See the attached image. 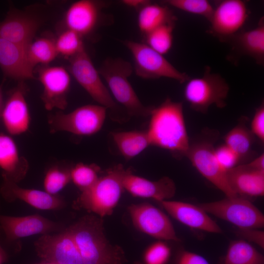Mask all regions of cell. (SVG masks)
I'll return each instance as SVG.
<instances>
[{"label": "cell", "mask_w": 264, "mask_h": 264, "mask_svg": "<svg viewBox=\"0 0 264 264\" xmlns=\"http://www.w3.org/2000/svg\"><path fill=\"white\" fill-rule=\"evenodd\" d=\"M176 264H209L203 257L188 251H182L178 255Z\"/></svg>", "instance_id": "obj_40"}, {"label": "cell", "mask_w": 264, "mask_h": 264, "mask_svg": "<svg viewBox=\"0 0 264 264\" xmlns=\"http://www.w3.org/2000/svg\"><path fill=\"white\" fill-rule=\"evenodd\" d=\"M119 151L127 160L137 156L150 145L146 131H132L112 133Z\"/></svg>", "instance_id": "obj_27"}, {"label": "cell", "mask_w": 264, "mask_h": 264, "mask_svg": "<svg viewBox=\"0 0 264 264\" xmlns=\"http://www.w3.org/2000/svg\"><path fill=\"white\" fill-rule=\"evenodd\" d=\"M249 14L245 1L242 0H223L214 8L209 21L210 25L207 32L220 41L226 42L240 32Z\"/></svg>", "instance_id": "obj_12"}, {"label": "cell", "mask_w": 264, "mask_h": 264, "mask_svg": "<svg viewBox=\"0 0 264 264\" xmlns=\"http://www.w3.org/2000/svg\"><path fill=\"white\" fill-rule=\"evenodd\" d=\"M69 70L73 77L99 105L112 110L117 109L108 88L84 48L69 58Z\"/></svg>", "instance_id": "obj_9"}, {"label": "cell", "mask_w": 264, "mask_h": 264, "mask_svg": "<svg viewBox=\"0 0 264 264\" xmlns=\"http://www.w3.org/2000/svg\"><path fill=\"white\" fill-rule=\"evenodd\" d=\"M82 38L76 32L66 29L55 41L58 54L70 58L85 48Z\"/></svg>", "instance_id": "obj_34"}, {"label": "cell", "mask_w": 264, "mask_h": 264, "mask_svg": "<svg viewBox=\"0 0 264 264\" xmlns=\"http://www.w3.org/2000/svg\"><path fill=\"white\" fill-rule=\"evenodd\" d=\"M25 87L20 85L10 93L1 113L4 126L8 132L18 135L29 129L31 118L25 96Z\"/></svg>", "instance_id": "obj_18"}, {"label": "cell", "mask_w": 264, "mask_h": 264, "mask_svg": "<svg viewBox=\"0 0 264 264\" xmlns=\"http://www.w3.org/2000/svg\"><path fill=\"white\" fill-rule=\"evenodd\" d=\"M198 205L207 213L238 228L259 229L264 226V216L261 211L249 200L239 195Z\"/></svg>", "instance_id": "obj_8"}, {"label": "cell", "mask_w": 264, "mask_h": 264, "mask_svg": "<svg viewBox=\"0 0 264 264\" xmlns=\"http://www.w3.org/2000/svg\"><path fill=\"white\" fill-rule=\"evenodd\" d=\"M132 71L129 62L120 58H110L104 62L99 70L113 97L123 106L130 115L149 116L153 107L144 106L138 98L129 80Z\"/></svg>", "instance_id": "obj_4"}, {"label": "cell", "mask_w": 264, "mask_h": 264, "mask_svg": "<svg viewBox=\"0 0 264 264\" xmlns=\"http://www.w3.org/2000/svg\"><path fill=\"white\" fill-rule=\"evenodd\" d=\"M128 211L133 224L139 231L159 240L180 241L167 216L154 205L132 204Z\"/></svg>", "instance_id": "obj_13"}, {"label": "cell", "mask_w": 264, "mask_h": 264, "mask_svg": "<svg viewBox=\"0 0 264 264\" xmlns=\"http://www.w3.org/2000/svg\"><path fill=\"white\" fill-rule=\"evenodd\" d=\"M8 260V254L0 241V264H3Z\"/></svg>", "instance_id": "obj_43"}, {"label": "cell", "mask_w": 264, "mask_h": 264, "mask_svg": "<svg viewBox=\"0 0 264 264\" xmlns=\"http://www.w3.org/2000/svg\"><path fill=\"white\" fill-rule=\"evenodd\" d=\"M214 149L211 141L201 140L190 144L186 156L197 170L227 197H236L238 195L229 184L227 171L220 166L216 158Z\"/></svg>", "instance_id": "obj_11"}, {"label": "cell", "mask_w": 264, "mask_h": 264, "mask_svg": "<svg viewBox=\"0 0 264 264\" xmlns=\"http://www.w3.org/2000/svg\"><path fill=\"white\" fill-rule=\"evenodd\" d=\"M100 168L95 164L79 163L71 168V179L83 192L91 187L98 180Z\"/></svg>", "instance_id": "obj_33"}, {"label": "cell", "mask_w": 264, "mask_h": 264, "mask_svg": "<svg viewBox=\"0 0 264 264\" xmlns=\"http://www.w3.org/2000/svg\"><path fill=\"white\" fill-rule=\"evenodd\" d=\"M254 169L264 171V154H262L250 163L247 164Z\"/></svg>", "instance_id": "obj_41"}, {"label": "cell", "mask_w": 264, "mask_h": 264, "mask_svg": "<svg viewBox=\"0 0 264 264\" xmlns=\"http://www.w3.org/2000/svg\"><path fill=\"white\" fill-rule=\"evenodd\" d=\"M1 116V113H0V117Z\"/></svg>", "instance_id": "obj_46"}, {"label": "cell", "mask_w": 264, "mask_h": 264, "mask_svg": "<svg viewBox=\"0 0 264 264\" xmlns=\"http://www.w3.org/2000/svg\"><path fill=\"white\" fill-rule=\"evenodd\" d=\"M123 185L124 190L134 197L152 198L158 202L173 197L176 189L174 182L169 177L151 181L133 174L129 169L123 177Z\"/></svg>", "instance_id": "obj_19"}, {"label": "cell", "mask_w": 264, "mask_h": 264, "mask_svg": "<svg viewBox=\"0 0 264 264\" xmlns=\"http://www.w3.org/2000/svg\"><path fill=\"white\" fill-rule=\"evenodd\" d=\"M51 264V263H46V262H41L40 263H38V264Z\"/></svg>", "instance_id": "obj_45"}, {"label": "cell", "mask_w": 264, "mask_h": 264, "mask_svg": "<svg viewBox=\"0 0 264 264\" xmlns=\"http://www.w3.org/2000/svg\"><path fill=\"white\" fill-rule=\"evenodd\" d=\"M164 3L183 11L202 16L208 21L214 11L213 7L206 0H167Z\"/></svg>", "instance_id": "obj_35"}, {"label": "cell", "mask_w": 264, "mask_h": 264, "mask_svg": "<svg viewBox=\"0 0 264 264\" xmlns=\"http://www.w3.org/2000/svg\"><path fill=\"white\" fill-rule=\"evenodd\" d=\"M147 130L150 145L171 152L176 157L186 155L190 143L186 128L182 102L167 98L153 108Z\"/></svg>", "instance_id": "obj_1"}, {"label": "cell", "mask_w": 264, "mask_h": 264, "mask_svg": "<svg viewBox=\"0 0 264 264\" xmlns=\"http://www.w3.org/2000/svg\"><path fill=\"white\" fill-rule=\"evenodd\" d=\"M125 44L132 56L135 73L139 77L144 79L165 77L181 84L186 83L191 78L187 74L178 70L164 55L147 44L126 41Z\"/></svg>", "instance_id": "obj_7"}, {"label": "cell", "mask_w": 264, "mask_h": 264, "mask_svg": "<svg viewBox=\"0 0 264 264\" xmlns=\"http://www.w3.org/2000/svg\"><path fill=\"white\" fill-rule=\"evenodd\" d=\"M34 245L42 262L83 264L75 241L67 228L56 233L43 235Z\"/></svg>", "instance_id": "obj_10"}, {"label": "cell", "mask_w": 264, "mask_h": 264, "mask_svg": "<svg viewBox=\"0 0 264 264\" xmlns=\"http://www.w3.org/2000/svg\"><path fill=\"white\" fill-rule=\"evenodd\" d=\"M2 109V95L1 88L0 87V113H1V110Z\"/></svg>", "instance_id": "obj_44"}, {"label": "cell", "mask_w": 264, "mask_h": 264, "mask_svg": "<svg viewBox=\"0 0 264 264\" xmlns=\"http://www.w3.org/2000/svg\"><path fill=\"white\" fill-rule=\"evenodd\" d=\"M229 184L238 195L259 197L264 195V171L247 164L236 166L227 171Z\"/></svg>", "instance_id": "obj_23"}, {"label": "cell", "mask_w": 264, "mask_h": 264, "mask_svg": "<svg viewBox=\"0 0 264 264\" xmlns=\"http://www.w3.org/2000/svg\"><path fill=\"white\" fill-rule=\"evenodd\" d=\"M0 168L2 178L18 183L25 176L28 169L27 160L20 156L14 140L0 133Z\"/></svg>", "instance_id": "obj_25"}, {"label": "cell", "mask_w": 264, "mask_h": 264, "mask_svg": "<svg viewBox=\"0 0 264 264\" xmlns=\"http://www.w3.org/2000/svg\"><path fill=\"white\" fill-rule=\"evenodd\" d=\"M107 109L100 105H86L69 113L51 114L48 117L50 132H67L83 136L94 134L101 129Z\"/></svg>", "instance_id": "obj_6"}, {"label": "cell", "mask_w": 264, "mask_h": 264, "mask_svg": "<svg viewBox=\"0 0 264 264\" xmlns=\"http://www.w3.org/2000/svg\"><path fill=\"white\" fill-rule=\"evenodd\" d=\"M67 228L75 241L83 264H124V252L106 237L102 218L87 215Z\"/></svg>", "instance_id": "obj_2"}, {"label": "cell", "mask_w": 264, "mask_h": 264, "mask_svg": "<svg viewBox=\"0 0 264 264\" xmlns=\"http://www.w3.org/2000/svg\"><path fill=\"white\" fill-rule=\"evenodd\" d=\"M126 171L121 164L109 169L91 187L81 192L73 207L85 209L102 218L110 215L124 190L123 179Z\"/></svg>", "instance_id": "obj_3"}, {"label": "cell", "mask_w": 264, "mask_h": 264, "mask_svg": "<svg viewBox=\"0 0 264 264\" xmlns=\"http://www.w3.org/2000/svg\"><path fill=\"white\" fill-rule=\"evenodd\" d=\"M221 264H264L263 255L243 240L232 241Z\"/></svg>", "instance_id": "obj_28"}, {"label": "cell", "mask_w": 264, "mask_h": 264, "mask_svg": "<svg viewBox=\"0 0 264 264\" xmlns=\"http://www.w3.org/2000/svg\"><path fill=\"white\" fill-rule=\"evenodd\" d=\"M100 12L98 2L81 0L73 3L66 10L64 22L66 29L82 37L91 33L98 23Z\"/></svg>", "instance_id": "obj_22"}, {"label": "cell", "mask_w": 264, "mask_h": 264, "mask_svg": "<svg viewBox=\"0 0 264 264\" xmlns=\"http://www.w3.org/2000/svg\"><path fill=\"white\" fill-rule=\"evenodd\" d=\"M28 59L34 67L38 64H47L58 55L55 41L47 37H41L33 41L27 48Z\"/></svg>", "instance_id": "obj_30"}, {"label": "cell", "mask_w": 264, "mask_h": 264, "mask_svg": "<svg viewBox=\"0 0 264 264\" xmlns=\"http://www.w3.org/2000/svg\"><path fill=\"white\" fill-rule=\"evenodd\" d=\"M65 229L61 224L38 214L24 217L0 215V234L4 235L7 244L17 242L21 238L57 233Z\"/></svg>", "instance_id": "obj_14"}, {"label": "cell", "mask_w": 264, "mask_h": 264, "mask_svg": "<svg viewBox=\"0 0 264 264\" xmlns=\"http://www.w3.org/2000/svg\"><path fill=\"white\" fill-rule=\"evenodd\" d=\"M171 254V249L168 245L162 242H157L145 251L144 260L146 264H166Z\"/></svg>", "instance_id": "obj_36"}, {"label": "cell", "mask_w": 264, "mask_h": 264, "mask_svg": "<svg viewBox=\"0 0 264 264\" xmlns=\"http://www.w3.org/2000/svg\"><path fill=\"white\" fill-rule=\"evenodd\" d=\"M39 79L43 87L42 99L45 109L65 110L71 82L67 71L62 66H45L39 70Z\"/></svg>", "instance_id": "obj_15"}, {"label": "cell", "mask_w": 264, "mask_h": 264, "mask_svg": "<svg viewBox=\"0 0 264 264\" xmlns=\"http://www.w3.org/2000/svg\"><path fill=\"white\" fill-rule=\"evenodd\" d=\"M239 237L250 242H253L262 248L264 247V232L256 228H240L235 231Z\"/></svg>", "instance_id": "obj_38"}, {"label": "cell", "mask_w": 264, "mask_h": 264, "mask_svg": "<svg viewBox=\"0 0 264 264\" xmlns=\"http://www.w3.org/2000/svg\"><path fill=\"white\" fill-rule=\"evenodd\" d=\"M70 169L58 165L50 167L44 180V191L51 195H57L71 180Z\"/></svg>", "instance_id": "obj_32"}, {"label": "cell", "mask_w": 264, "mask_h": 264, "mask_svg": "<svg viewBox=\"0 0 264 264\" xmlns=\"http://www.w3.org/2000/svg\"><path fill=\"white\" fill-rule=\"evenodd\" d=\"M122 2L129 7L140 9L150 2L146 0H124Z\"/></svg>", "instance_id": "obj_42"}, {"label": "cell", "mask_w": 264, "mask_h": 264, "mask_svg": "<svg viewBox=\"0 0 264 264\" xmlns=\"http://www.w3.org/2000/svg\"><path fill=\"white\" fill-rule=\"evenodd\" d=\"M224 144L241 159L250 152L254 141V135L243 123L232 129L224 137Z\"/></svg>", "instance_id": "obj_29"}, {"label": "cell", "mask_w": 264, "mask_h": 264, "mask_svg": "<svg viewBox=\"0 0 264 264\" xmlns=\"http://www.w3.org/2000/svg\"><path fill=\"white\" fill-rule=\"evenodd\" d=\"M39 26V21L31 15L12 10L0 22V37L27 48Z\"/></svg>", "instance_id": "obj_20"}, {"label": "cell", "mask_w": 264, "mask_h": 264, "mask_svg": "<svg viewBox=\"0 0 264 264\" xmlns=\"http://www.w3.org/2000/svg\"><path fill=\"white\" fill-rule=\"evenodd\" d=\"M176 17L166 6L151 2L141 8L137 19L139 30L145 35L165 24L175 23Z\"/></svg>", "instance_id": "obj_26"}, {"label": "cell", "mask_w": 264, "mask_h": 264, "mask_svg": "<svg viewBox=\"0 0 264 264\" xmlns=\"http://www.w3.org/2000/svg\"><path fill=\"white\" fill-rule=\"evenodd\" d=\"M175 24L163 25L146 34V44L163 55L167 54L173 45Z\"/></svg>", "instance_id": "obj_31"}, {"label": "cell", "mask_w": 264, "mask_h": 264, "mask_svg": "<svg viewBox=\"0 0 264 264\" xmlns=\"http://www.w3.org/2000/svg\"><path fill=\"white\" fill-rule=\"evenodd\" d=\"M0 66L13 79L23 81L34 78V67L28 59L27 48L0 37Z\"/></svg>", "instance_id": "obj_21"}, {"label": "cell", "mask_w": 264, "mask_h": 264, "mask_svg": "<svg viewBox=\"0 0 264 264\" xmlns=\"http://www.w3.org/2000/svg\"><path fill=\"white\" fill-rule=\"evenodd\" d=\"M216 158L220 166L225 171L236 166L240 157L225 144L214 149Z\"/></svg>", "instance_id": "obj_37"}, {"label": "cell", "mask_w": 264, "mask_h": 264, "mask_svg": "<svg viewBox=\"0 0 264 264\" xmlns=\"http://www.w3.org/2000/svg\"><path fill=\"white\" fill-rule=\"evenodd\" d=\"M159 202L172 217L191 228L213 233H222L220 226L198 205L169 200Z\"/></svg>", "instance_id": "obj_17"}, {"label": "cell", "mask_w": 264, "mask_h": 264, "mask_svg": "<svg viewBox=\"0 0 264 264\" xmlns=\"http://www.w3.org/2000/svg\"><path fill=\"white\" fill-rule=\"evenodd\" d=\"M251 132L262 142L264 141V105L262 103L256 110L251 124Z\"/></svg>", "instance_id": "obj_39"}, {"label": "cell", "mask_w": 264, "mask_h": 264, "mask_svg": "<svg viewBox=\"0 0 264 264\" xmlns=\"http://www.w3.org/2000/svg\"><path fill=\"white\" fill-rule=\"evenodd\" d=\"M186 83L184 97L194 110L205 113L212 105L219 108L226 105L229 86L220 75L211 72L209 66L201 76L190 78Z\"/></svg>", "instance_id": "obj_5"}, {"label": "cell", "mask_w": 264, "mask_h": 264, "mask_svg": "<svg viewBox=\"0 0 264 264\" xmlns=\"http://www.w3.org/2000/svg\"><path fill=\"white\" fill-rule=\"evenodd\" d=\"M232 49L238 53L252 58L259 65L264 63V19L262 17L255 28L240 31L229 38Z\"/></svg>", "instance_id": "obj_24"}, {"label": "cell", "mask_w": 264, "mask_h": 264, "mask_svg": "<svg viewBox=\"0 0 264 264\" xmlns=\"http://www.w3.org/2000/svg\"><path fill=\"white\" fill-rule=\"evenodd\" d=\"M0 192L7 202L19 199L41 210H58L64 208L66 204L64 199L57 195H51L45 191L24 188L5 178H3Z\"/></svg>", "instance_id": "obj_16"}]
</instances>
